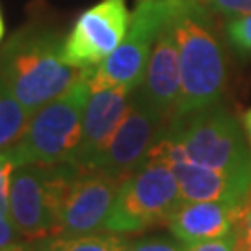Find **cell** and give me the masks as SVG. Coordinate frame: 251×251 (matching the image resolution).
<instances>
[{
  "label": "cell",
  "instance_id": "obj_10",
  "mask_svg": "<svg viewBox=\"0 0 251 251\" xmlns=\"http://www.w3.org/2000/svg\"><path fill=\"white\" fill-rule=\"evenodd\" d=\"M119 184L121 179L76 168L63 198L58 236H78L104 229Z\"/></svg>",
  "mask_w": 251,
  "mask_h": 251
},
{
  "label": "cell",
  "instance_id": "obj_1",
  "mask_svg": "<svg viewBox=\"0 0 251 251\" xmlns=\"http://www.w3.org/2000/svg\"><path fill=\"white\" fill-rule=\"evenodd\" d=\"M63 37L49 28L26 26L0 49V82L30 114L60 97L84 69L63 62Z\"/></svg>",
  "mask_w": 251,
  "mask_h": 251
},
{
  "label": "cell",
  "instance_id": "obj_13",
  "mask_svg": "<svg viewBox=\"0 0 251 251\" xmlns=\"http://www.w3.org/2000/svg\"><path fill=\"white\" fill-rule=\"evenodd\" d=\"M138 91L170 123L180 95L179 49L171 26V19L166 23V26L162 28L154 41L145 76Z\"/></svg>",
  "mask_w": 251,
  "mask_h": 251
},
{
  "label": "cell",
  "instance_id": "obj_16",
  "mask_svg": "<svg viewBox=\"0 0 251 251\" xmlns=\"http://www.w3.org/2000/svg\"><path fill=\"white\" fill-rule=\"evenodd\" d=\"M30 112L0 82V151H8L25 134Z\"/></svg>",
  "mask_w": 251,
  "mask_h": 251
},
{
  "label": "cell",
  "instance_id": "obj_14",
  "mask_svg": "<svg viewBox=\"0 0 251 251\" xmlns=\"http://www.w3.org/2000/svg\"><path fill=\"white\" fill-rule=\"evenodd\" d=\"M238 205L220 201H182L168 220L171 234L182 244L222 238L234 231Z\"/></svg>",
  "mask_w": 251,
  "mask_h": 251
},
{
  "label": "cell",
  "instance_id": "obj_7",
  "mask_svg": "<svg viewBox=\"0 0 251 251\" xmlns=\"http://www.w3.org/2000/svg\"><path fill=\"white\" fill-rule=\"evenodd\" d=\"M177 0H140L136 4L125 39L90 75L100 82L134 91L142 86L154 41L171 19Z\"/></svg>",
  "mask_w": 251,
  "mask_h": 251
},
{
  "label": "cell",
  "instance_id": "obj_4",
  "mask_svg": "<svg viewBox=\"0 0 251 251\" xmlns=\"http://www.w3.org/2000/svg\"><path fill=\"white\" fill-rule=\"evenodd\" d=\"M88 97L90 80L88 69H84L76 84L30 116L25 134L8 149L17 168L26 164H69L80 144L82 117Z\"/></svg>",
  "mask_w": 251,
  "mask_h": 251
},
{
  "label": "cell",
  "instance_id": "obj_24",
  "mask_svg": "<svg viewBox=\"0 0 251 251\" xmlns=\"http://www.w3.org/2000/svg\"><path fill=\"white\" fill-rule=\"evenodd\" d=\"M0 251H34V248H32V244H11V246H8V248H4V250Z\"/></svg>",
  "mask_w": 251,
  "mask_h": 251
},
{
  "label": "cell",
  "instance_id": "obj_5",
  "mask_svg": "<svg viewBox=\"0 0 251 251\" xmlns=\"http://www.w3.org/2000/svg\"><path fill=\"white\" fill-rule=\"evenodd\" d=\"M180 203L179 182L168 162L149 154L140 168L121 180L104 231L132 234L168 224Z\"/></svg>",
  "mask_w": 251,
  "mask_h": 251
},
{
  "label": "cell",
  "instance_id": "obj_2",
  "mask_svg": "<svg viewBox=\"0 0 251 251\" xmlns=\"http://www.w3.org/2000/svg\"><path fill=\"white\" fill-rule=\"evenodd\" d=\"M171 26L180 63V95L171 117L175 119L220 102L227 65L210 11L198 0H177Z\"/></svg>",
  "mask_w": 251,
  "mask_h": 251
},
{
  "label": "cell",
  "instance_id": "obj_6",
  "mask_svg": "<svg viewBox=\"0 0 251 251\" xmlns=\"http://www.w3.org/2000/svg\"><path fill=\"white\" fill-rule=\"evenodd\" d=\"M75 171L73 164H26L15 170L9 190V218L28 242L58 236L63 198Z\"/></svg>",
  "mask_w": 251,
  "mask_h": 251
},
{
  "label": "cell",
  "instance_id": "obj_8",
  "mask_svg": "<svg viewBox=\"0 0 251 251\" xmlns=\"http://www.w3.org/2000/svg\"><path fill=\"white\" fill-rule=\"evenodd\" d=\"M166 126L168 121L136 90L126 116L90 170L123 180L147 160Z\"/></svg>",
  "mask_w": 251,
  "mask_h": 251
},
{
  "label": "cell",
  "instance_id": "obj_22",
  "mask_svg": "<svg viewBox=\"0 0 251 251\" xmlns=\"http://www.w3.org/2000/svg\"><path fill=\"white\" fill-rule=\"evenodd\" d=\"M184 246H186L184 251H236V234L233 231V233L225 234L222 238L196 244H184Z\"/></svg>",
  "mask_w": 251,
  "mask_h": 251
},
{
  "label": "cell",
  "instance_id": "obj_15",
  "mask_svg": "<svg viewBox=\"0 0 251 251\" xmlns=\"http://www.w3.org/2000/svg\"><path fill=\"white\" fill-rule=\"evenodd\" d=\"M34 251H126L128 242L116 233H90L78 236H50L32 242Z\"/></svg>",
  "mask_w": 251,
  "mask_h": 251
},
{
  "label": "cell",
  "instance_id": "obj_23",
  "mask_svg": "<svg viewBox=\"0 0 251 251\" xmlns=\"http://www.w3.org/2000/svg\"><path fill=\"white\" fill-rule=\"evenodd\" d=\"M21 236L17 231V227L13 225L11 218L8 214L0 212V250L8 248L11 244H17V238Z\"/></svg>",
  "mask_w": 251,
  "mask_h": 251
},
{
  "label": "cell",
  "instance_id": "obj_17",
  "mask_svg": "<svg viewBox=\"0 0 251 251\" xmlns=\"http://www.w3.org/2000/svg\"><path fill=\"white\" fill-rule=\"evenodd\" d=\"M227 39L238 54H251V13L231 17L225 26Z\"/></svg>",
  "mask_w": 251,
  "mask_h": 251
},
{
  "label": "cell",
  "instance_id": "obj_19",
  "mask_svg": "<svg viewBox=\"0 0 251 251\" xmlns=\"http://www.w3.org/2000/svg\"><path fill=\"white\" fill-rule=\"evenodd\" d=\"M17 164L9 151H0V212L9 216V190Z\"/></svg>",
  "mask_w": 251,
  "mask_h": 251
},
{
  "label": "cell",
  "instance_id": "obj_11",
  "mask_svg": "<svg viewBox=\"0 0 251 251\" xmlns=\"http://www.w3.org/2000/svg\"><path fill=\"white\" fill-rule=\"evenodd\" d=\"M88 80H90V97L82 117L80 144L73 154V160L69 162L80 170H90L93 162L104 151L110 138L114 136L123 117L126 116L132 93L136 91H128L125 88L97 80L90 75V69H88Z\"/></svg>",
  "mask_w": 251,
  "mask_h": 251
},
{
  "label": "cell",
  "instance_id": "obj_12",
  "mask_svg": "<svg viewBox=\"0 0 251 251\" xmlns=\"http://www.w3.org/2000/svg\"><path fill=\"white\" fill-rule=\"evenodd\" d=\"M152 156L168 162L179 182L182 201H220L240 205L251 194V171H222L199 166L180 156Z\"/></svg>",
  "mask_w": 251,
  "mask_h": 251
},
{
  "label": "cell",
  "instance_id": "obj_25",
  "mask_svg": "<svg viewBox=\"0 0 251 251\" xmlns=\"http://www.w3.org/2000/svg\"><path fill=\"white\" fill-rule=\"evenodd\" d=\"M244 130H246L248 142H250V145H251V108L246 112V116H244Z\"/></svg>",
  "mask_w": 251,
  "mask_h": 251
},
{
  "label": "cell",
  "instance_id": "obj_9",
  "mask_svg": "<svg viewBox=\"0 0 251 251\" xmlns=\"http://www.w3.org/2000/svg\"><path fill=\"white\" fill-rule=\"evenodd\" d=\"M132 13L126 0H100L75 21L63 37V62L76 69H93L125 39Z\"/></svg>",
  "mask_w": 251,
  "mask_h": 251
},
{
  "label": "cell",
  "instance_id": "obj_18",
  "mask_svg": "<svg viewBox=\"0 0 251 251\" xmlns=\"http://www.w3.org/2000/svg\"><path fill=\"white\" fill-rule=\"evenodd\" d=\"M234 234H236V251H251V194L238 205Z\"/></svg>",
  "mask_w": 251,
  "mask_h": 251
},
{
  "label": "cell",
  "instance_id": "obj_3",
  "mask_svg": "<svg viewBox=\"0 0 251 251\" xmlns=\"http://www.w3.org/2000/svg\"><path fill=\"white\" fill-rule=\"evenodd\" d=\"M151 152L180 156L212 170L251 171L246 130L222 102L171 119Z\"/></svg>",
  "mask_w": 251,
  "mask_h": 251
},
{
  "label": "cell",
  "instance_id": "obj_26",
  "mask_svg": "<svg viewBox=\"0 0 251 251\" xmlns=\"http://www.w3.org/2000/svg\"><path fill=\"white\" fill-rule=\"evenodd\" d=\"M4 32H6V25H4V17H2V9H0V41L4 37Z\"/></svg>",
  "mask_w": 251,
  "mask_h": 251
},
{
  "label": "cell",
  "instance_id": "obj_21",
  "mask_svg": "<svg viewBox=\"0 0 251 251\" xmlns=\"http://www.w3.org/2000/svg\"><path fill=\"white\" fill-rule=\"evenodd\" d=\"M186 246L177 240L175 236H151V238H138L128 244L126 251H184Z\"/></svg>",
  "mask_w": 251,
  "mask_h": 251
},
{
  "label": "cell",
  "instance_id": "obj_20",
  "mask_svg": "<svg viewBox=\"0 0 251 251\" xmlns=\"http://www.w3.org/2000/svg\"><path fill=\"white\" fill-rule=\"evenodd\" d=\"M210 13H220L225 17H240L251 13V0H198Z\"/></svg>",
  "mask_w": 251,
  "mask_h": 251
}]
</instances>
